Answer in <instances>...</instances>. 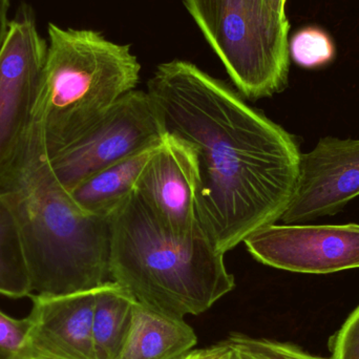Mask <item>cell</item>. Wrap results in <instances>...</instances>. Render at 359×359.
<instances>
[{"instance_id":"cell-1","label":"cell","mask_w":359,"mask_h":359,"mask_svg":"<svg viewBox=\"0 0 359 359\" xmlns=\"http://www.w3.org/2000/svg\"><path fill=\"white\" fill-rule=\"evenodd\" d=\"M166 136L196 161L203 232L225 255L280 221L299 176L294 137L194 63H162L147 83Z\"/></svg>"},{"instance_id":"cell-2","label":"cell","mask_w":359,"mask_h":359,"mask_svg":"<svg viewBox=\"0 0 359 359\" xmlns=\"http://www.w3.org/2000/svg\"><path fill=\"white\" fill-rule=\"evenodd\" d=\"M0 194L10 201L18 219L33 292L71 294L111 280V217L82 210L61 186L35 117L0 176Z\"/></svg>"},{"instance_id":"cell-3","label":"cell","mask_w":359,"mask_h":359,"mask_svg":"<svg viewBox=\"0 0 359 359\" xmlns=\"http://www.w3.org/2000/svg\"><path fill=\"white\" fill-rule=\"evenodd\" d=\"M224 255L205 233L166 229L136 190L111 215V282L166 316H198L233 290Z\"/></svg>"},{"instance_id":"cell-4","label":"cell","mask_w":359,"mask_h":359,"mask_svg":"<svg viewBox=\"0 0 359 359\" xmlns=\"http://www.w3.org/2000/svg\"><path fill=\"white\" fill-rule=\"evenodd\" d=\"M43 80L34 117L41 124L48 159L90 133L140 81L141 65L130 44L101 32L48 25Z\"/></svg>"},{"instance_id":"cell-5","label":"cell","mask_w":359,"mask_h":359,"mask_svg":"<svg viewBox=\"0 0 359 359\" xmlns=\"http://www.w3.org/2000/svg\"><path fill=\"white\" fill-rule=\"evenodd\" d=\"M241 94L268 98L288 86L287 16L269 0H182Z\"/></svg>"},{"instance_id":"cell-6","label":"cell","mask_w":359,"mask_h":359,"mask_svg":"<svg viewBox=\"0 0 359 359\" xmlns=\"http://www.w3.org/2000/svg\"><path fill=\"white\" fill-rule=\"evenodd\" d=\"M165 139L149 93L132 90L75 144L48 160L67 191L93 175Z\"/></svg>"},{"instance_id":"cell-7","label":"cell","mask_w":359,"mask_h":359,"mask_svg":"<svg viewBox=\"0 0 359 359\" xmlns=\"http://www.w3.org/2000/svg\"><path fill=\"white\" fill-rule=\"evenodd\" d=\"M46 55L48 43L38 32L35 11L21 2L0 48V176L33 122Z\"/></svg>"},{"instance_id":"cell-8","label":"cell","mask_w":359,"mask_h":359,"mask_svg":"<svg viewBox=\"0 0 359 359\" xmlns=\"http://www.w3.org/2000/svg\"><path fill=\"white\" fill-rule=\"evenodd\" d=\"M244 244L259 263L286 271L330 274L359 268V224H271Z\"/></svg>"},{"instance_id":"cell-9","label":"cell","mask_w":359,"mask_h":359,"mask_svg":"<svg viewBox=\"0 0 359 359\" xmlns=\"http://www.w3.org/2000/svg\"><path fill=\"white\" fill-rule=\"evenodd\" d=\"M359 196V139L324 137L302 154L294 196L280 221L305 224L337 215Z\"/></svg>"},{"instance_id":"cell-10","label":"cell","mask_w":359,"mask_h":359,"mask_svg":"<svg viewBox=\"0 0 359 359\" xmlns=\"http://www.w3.org/2000/svg\"><path fill=\"white\" fill-rule=\"evenodd\" d=\"M196 161L183 143L166 136L137 181L138 192L163 227L183 236L204 233L196 210Z\"/></svg>"},{"instance_id":"cell-11","label":"cell","mask_w":359,"mask_h":359,"mask_svg":"<svg viewBox=\"0 0 359 359\" xmlns=\"http://www.w3.org/2000/svg\"><path fill=\"white\" fill-rule=\"evenodd\" d=\"M96 290L31 295L25 359H96L92 332Z\"/></svg>"},{"instance_id":"cell-12","label":"cell","mask_w":359,"mask_h":359,"mask_svg":"<svg viewBox=\"0 0 359 359\" xmlns=\"http://www.w3.org/2000/svg\"><path fill=\"white\" fill-rule=\"evenodd\" d=\"M196 344V332L184 320L136 303L130 334L117 359H180Z\"/></svg>"},{"instance_id":"cell-13","label":"cell","mask_w":359,"mask_h":359,"mask_svg":"<svg viewBox=\"0 0 359 359\" xmlns=\"http://www.w3.org/2000/svg\"><path fill=\"white\" fill-rule=\"evenodd\" d=\"M162 143L143 149L84 180L69 191L74 202L90 215L111 217L134 191L141 172Z\"/></svg>"},{"instance_id":"cell-14","label":"cell","mask_w":359,"mask_h":359,"mask_svg":"<svg viewBox=\"0 0 359 359\" xmlns=\"http://www.w3.org/2000/svg\"><path fill=\"white\" fill-rule=\"evenodd\" d=\"M136 299L117 283L97 288L93 316V346L96 359H117L132 328Z\"/></svg>"},{"instance_id":"cell-15","label":"cell","mask_w":359,"mask_h":359,"mask_svg":"<svg viewBox=\"0 0 359 359\" xmlns=\"http://www.w3.org/2000/svg\"><path fill=\"white\" fill-rule=\"evenodd\" d=\"M31 273L18 219L0 194V294L12 299L31 297Z\"/></svg>"},{"instance_id":"cell-16","label":"cell","mask_w":359,"mask_h":359,"mask_svg":"<svg viewBox=\"0 0 359 359\" xmlns=\"http://www.w3.org/2000/svg\"><path fill=\"white\" fill-rule=\"evenodd\" d=\"M289 55L299 67L316 69L333 60L334 43L330 36L320 27H304L289 41Z\"/></svg>"},{"instance_id":"cell-17","label":"cell","mask_w":359,"mask_h":359,"mask_svg":"<svg viewBox=\"0 0 359 359\" xmlns=\"http://www.w3.org/2000/svg\"><path fill=\"white\" fill-rule=\"evenodd\" d=\"M226 341L245 359H308L307 352L291 344L255 339L241 333H232Z\"/></svg>"},{"instance_id":"cell-18","label":"cell","mask_w":359,"mask_h":359,"mask_svg":"<svg viewBox=\"0 0 359 359\" xmlns=\"http://www.w3.org/2000/svg\"><path fill=\"white\" fill-rule=\"evenodd\" d=\"M29 328V316L17 320L0 310V359H25V344Z\"/></svg>"},{"instance_id":"cell-19","label":"cell","mask_w":359,"mask_h":359,"mask_svg":"<svg viewBox=\"0 0 359 359\" xmlns=\"http://www.w3.org/2000/svg\"><path fill=\"white\" fill-rule=\"evenodd\" d=\"M331 359H359V305L331 339Z\"/></svg>"},{"instance_id":"cell-20","label":"cell","mask_w":359,"mask_h":359,"mask_svg":"<svg viewBox=\"0 0 359 359\" xmlns=\"http://www.w3.org/2000/svg\"><path fill=\"white\" fill-rule=\"evenodd\" d=\"M232 355H233V350L227 341H225L210 347L188 352L186 355L180 359H231Z\"/></svg>"},{"instance_id":"cell-21","label":"cell","mask_w":359,"mask_h":359,"mask_svg":"<svg viewBox=\"0 0 359 359\" xmlns=\"http://www.w3.org/2000/svg\"><path fill=\"white\" fill-rule=\"evenodd\" d=\"M11 0H0V48L6 39L8 29V11H10Z\"/></svg>"},{"instance_id":"cell-22","label":"cell","mask_w":359,"mask_h":359,"mask_svg":"<svg viewBox=\"0 0 359 359\" xmlns=\"http://www.w3.org/2000/svg\"><path fill=\"white\" fill-rule=\"evenodd\" d=\"M269 2L272 8H273V10L276 11L278 14L282 15V16H287V0H269Z\"/></svg>"},{"instance_id":"cell-23","label":"cell","mask_w":359,"mask_h":359,"mask_svg":"<svg viewBox=\"0 0 359 359\" xmlns=\"http://www.w3.org/2000/svg\"><path fill=\"white\" fill-rule=\"evenodd\" d=\"M308 359H331V358H320V356L311 355V354L308 353Z\"/></svg>"},{"instance_id":"cell-24","label":"cell","mask_w":359,"mask_h":359,"mask_svg":"<svg viewBox=\"0 0 359 359\" xmlns=\"http://www.w3.org/2000/svg\"><path fill=\"white\" fill-rule=\"evenodd\" d=\"M231 359H245V358H242V356H241L240 354L236 353V352L233 351V355H232Z\"/></svg>"}]
</instances>
